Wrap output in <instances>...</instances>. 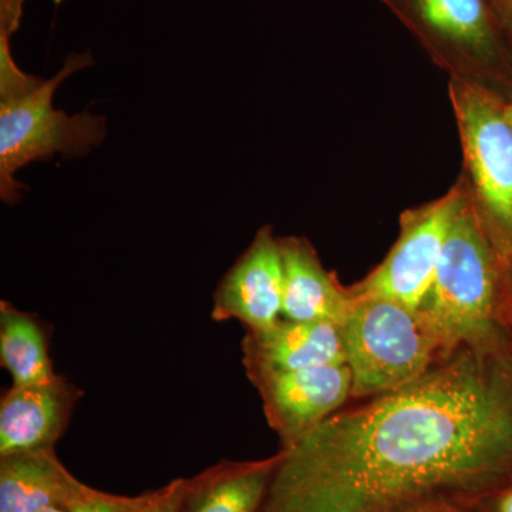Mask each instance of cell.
Listing matches in <instances>:
<instances>
[{"label":"cell","mask_w":512,"mask_h":512,"mask_svg":"<svg viewBox=\"0 0 512 512\" xmlns=\"http://www.w3.org/2000/svg\"><path fill=\"white\" fill-rule=\"evenodd\" d=\"M491 360L457 350L409 386L339 410L279 448L259 512H390L512 480V390Z\"/></svg>","instance_id":"1"},{"label":"cell","mask_w":512,"mask_h":512,"mask_svg":"<svg viewBox=\"0 0 512 512\" xmlns=\"http://www.w3.org/2000/svg\"><path fill=\"white\" fill-rule=\"evenodd\" d=\"M463 180V200L417 313L447 357L461 349L494 356L500 346V296L507 259L491 237L464 175Z\"/></svg>","instance_id":"2"},{"label":"cell","mask_w":512,"mask_h":512,"mask_svg":"<svg viewBox=\"0 0 512 512\" xmlns=\"http://www.w3.org/2000/svg\"><path fill=\"white\" fill-rule=\"evenodd\" d=\"M90 55H70L56 76L43 80L23 73L0 39V198L16 204L22 188L15 174L35 161L62 154L79 158L99 147L107 136V120L89 111L70 116L53 107V96L72 74L92 66Z\"/></svg>","instance_id":"3"},{"label":"cell","mask_w":512,"mask_h":512,"mask_svg":"<svg viewBox=\"0 0 512 512\" xmlns=\"http://www.w3.org/2000/svg\"><path fill=\"white\" fill-rule=\"evenodd\" d=\"M342 333L352 399L396 392L447 359L419 313L390 299L355 298Z\"/></svg>","instance_id":"4"},{"label":"cell","mask_w":512,"mask_h":512,"mask_svg":"<svg viewBox=\"0 0 512 512\" xmlns=\"http://www.w3.org/2000/svg\"><path fill=\"white\" fill-rule=\"evenodd\" d=\"M448 96L471 197L505 259L512 258V124L507 104L487 87L450 77Z\"/></svg>","instance_id":"5"},{"label":"cell","mask_w":512,"mask_h":512,"mask_svg":"<svg viewBox=\"0 0 512 512\" xmlns=\"http://www.w3.org/2000/svg\"><path fill=\"white\" fill-rule=\"evenodd\" d=\"M450 77L488 86L504 60L491 0H380ZM491 90V89H490Z\"/></svg>","instance_id":"6"},{"label":"cell","mask_w":512,"mask_h":512,"mask_svg":"<svg viewBox=\"0 0 512 512\" xmlns=\"http://www.w3.org/2000/svg\"><path fill=\"white\" fill-rule=\"evenodd\" d=\"M463 177L443 197L404 211L393 248L363 281L355 298H384L417 311L439 268L448 232L463 200Z\"/></svg>","instance_id":"7"},{"label":"cell","mask_w":512,"mask_h":512,"mask_svg":"<svg viewBox=\"0 0 512 512\" xmlns=\"http://www.w3.org/2000/svg\"><path fill=\"white\" fill-rule=\"evenodd\" d=\"M251 383L281 448L301 440L352 399V372L346 363L272 373Z\"/></svg>","instance_id":"8"},{"label":"cell","mask_w":512,"mask_h":512,"mask_svg":"<svg viewBox=\"0 0 512 512\" xmlns=\"http://www.w3.org/2000/svg\"><path fill=\"white\" fill-rule=\"evenodd\" d=\"M284 265L279 238L269 225L256 232L247 248L220 284L212 298L215 322L239 320L247 330L269 328L282 318Z\"/></svg>","instance_id":"9"},{"label":"cell","mask_w":512,"mask_h":512,"mask_svg":"<svg viewBox=\"0 0 512 512\" xmlns=\"http://www.w3.org/2000/svg\"><path fill=\"white\" fill-rule=\"evenodd\" d=\"M249 382L272 373L346 363L342 326L281 318L269 328L247 330L241 342Z\"/></svg>","instance_id":"10"},{"label":"cell","mask_w":512,"mask_h":512,"mask_svg":"<svg viewBox=\"0 0 512 512\" xmlns=\"http://www.w3.org/2000/svg\"><path fill=\"white\" fill-rule=\"evenodd\" d=\"M83 392L66 377L12 387L0 400V457L55 448Z\"/></svg>","instance_id":"11"},{"label":"cell","mask_w":512,"mask_h":512,"mask_svg":"<svg viewBox=\"0 0 512 512\" xmlns=\"http://www.w3.org/2000/svg\"><path fill=\"white\" fill-rule=\"evenodd\" d=\"M279 247L284 265L282 318L342 326L355 303L350 288L322 265L308 239L279 238Z\"/></svg>","instance_id":"12"},{"label":"cell","mask_w":512,"mask_h":512,"mask_svg":"<svg viewBox=\"0 0 512 512\" xmlns=\"http://www.w3.org/2000/svg\"><path fill=\"white\" fill-rule=\"evenodd\" d=\"M83 485L63 466L55 448L0 457V512L64 510Z\"/></svg>","instance_id":"13"},{"label":"cell","mask_w":512,"mask_h":512,"mask_svg":"<svg viewBox=\"0 0 512 512\" xmlns=\"http://www.w3.org/2000/svg\"><path fill=\"white\" fill-rule=\"evenodd\" d=\"M279 453L262 460H221L187 478L181 512H259Z\"/></svg>","instance_id":"14"},{"label":"cell","mask_w":512,"mask_h":512,"mask_svg":"<svg viewBox=\"0 0 512 512\" xmlns=\"http://www.w3.org/2000/svg\"><path fill=\"white\" fill-rule=\"evenodd\" d=\"M0 363L15 386L46 383L57 376L40 320L6 301L0 302Z\"/></svg>","instance_id":"15"},{"label":"cell","mask_w":512,"mask_h":512,"mask_svg":"<svg viewBox=\"0 0 512 512\" xmlns=\"http://www.w3.org/2000/svg\"><path fill=\"white\" fill-rule=\"evenodd\" d=\"M156 491L127 497L104 493L84 484L76 497L64 507L66 512H143L156 497Z\"/></svg>","instance_id":"16"},{"label":"cell","mask_w":512,"mask_h":512,"mask_svg":"<svg viewBox=\"0 0 512 512\" xmlns=\"http://www.w3.org/2000/svg\"><path fill=\"white\" fill-rule=\"evenodd\" d=\"M460 503L468 512H512V480Z\"/></svg>","instance_id":"17"},{"label":"cell","mask_w":512,"mask_h":512,"mask_svg":"<svg viewBox=\"0 0 512 512\" xmlns=\"http://www.w3.org/2000/svg\"><path fill=\"white\" fill-rule=\"evenodd\" d=\"M185 484H187V478H175L171 483L158 488L156 497L143 512L183 511Z\"/></svg>","instance_id":"18"},{"label":"cell","mask_w":512,"mask_h":512,"mask_svg":"<svg viewBox=\"0 0 512 512\" xmlns=\"http://www.w3.org/2000/svg\"><path fill=\"white\" fill-rule=\"evenodd\" d=\"M390 512H468L460 501L446 497H430L400 505Z\"/></svg>","instance_id":"19"},{"label":"cell","mask_w":512,"mask_h":512,"mask_svg":"<svg viewBox=\"0 0 512 512\" xmlns=\"http://www.w3.org/2000/svg\"><path fill=\"white\" fill-rule=\"evenodd\" d=\"M25 0H0V35L10 37L19 29Z\"/></svg>","instance_id":"20"},{"label":"cell","mask_w":512,"mask_h":512,"mask_svg":"<svg viewBox=\"0 0 512 512\" xmlns=\"http://www.w3.org/2000/svg\"><path fill=\"white\" fill-rule=\"evenodd\" d=\"M491 2L500 20L501 28H504L512 40V0H491Z\"/></svg>","instance_id":"21"},{"label":"cell","mask_w":512,"mask_h":512,"mask_svg":"<svg viewBox=\"0 0 512 512\" xmlns=\"http://www.w3.org/2000/svg\"><path fill=\"white\" fill-rule=\"evenodd\" d=\"M507 114H508V117H510V121L512 124V103L507 104Z\"/></svg>","instance_id":"22"},{"label":"cell","mask_w":512,"mask_h":512,"mask_svg":"<svg viewBox=\"0 0 512 512\" xmlns=\"http://www.w3.org/2000/svg\"><path fill=\"white\" fill-rule=\"evenodd\" d=\"M43 512H66L63 510V508H50V510H46Z\"/></svg>","instance_id":"23"},{"label":"cell","mask_w":512,"mask_h":512,"mask_svg":"<svg viewBox=\"0 0 512 512\" xmlns=\"http://www.w3.org/2000/svg\"><path fill=\"white\" fill-rule=\"evenodd\" d=\"M512 259V258H511Z\"/></svg>","instance_id":"24"}]
</instances>
